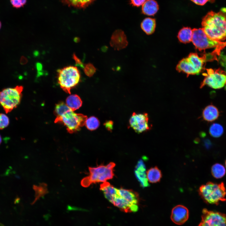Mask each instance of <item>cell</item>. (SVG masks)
I'll return each instance as SVG.
<instances>
[{"label":"cell","instance_id":"d6a6232c","mask_svg":"<svg viewBox=\"0 0 226 226\" xmlns=\"http://www.w3.org/2000/svg\"><path fill=\"white\" fill-rule=\"evenodd\" d=\"M195 4L200 5H204L209 0H191Z\"/></svg>","mask_w":226,"mask_h":226},{"label":"cell","instance_id":"44dd1931","mask_svg":"<svg viewBox=\"0 0 226 226\" xmlns=\"http://www.w3.org/2000/svg\"><path fill=\"white\" fill-rule=\"evenodd\" d=\"M192 30L189 27H184L179 31L177 37L179 41L183 43H190L192 40Z\"/></svg>","mask_w":226,"mask_h":226},{"label":"cell","instance_id":"9a60e30c","mask_svg":"<svg viewBox=\"0 0 226 226\" xmlns=\"http://www.w3.org/2000/svg\"><path fill=\"white\" fill-rule=\"evenodd\" d=\"M219 112L218 108L212 105L207 106L203 110L202 116L204 120L212 122L216 120L219 117Z\"/></svg>","mask_w":226,"mask_h":226},{"label":"cell","instance_id":"8fae6325","mask_svg":"<svg viewBox=\"0 0 226 226\" xmlns=\"http://www.w3.org/2000/svg\"><path fill=\"white\" fill-rule=\"evenodd\" d=\"M148 121L147 113L137 114L134 112L129 120V122L131 127L136 132L141 133L150 129Z\"/></svg>","mask_w":226,"mask_h":226},{"label":"cell","instance_id":"277c9868","mask_svg":"<svg viewBox=\"0 0 226 226\" xmlns=\"http://www.w3.org/2000/svg\"><path fill=\"white\" fill-rule=\"evenodd\" d=\"M58 83L62 89L70 94L71 89L80 81V72L76 66H69L57 71Z\"/></svg>","mask_w":226,"mask_h":226},{"label":"cell","instance_id":"f1b7e54d","mask_svg":"<svg viewBox=\"0 0 226 226\" xmlns=\"http://www.w3.org/2000/svg\"><path fill=\"white\" fill-rule=\"evenodd\" d=\"M218 59L219 64L226 72V54L224 52H221L218 56Z\"/></svg>","mask_w":226,"mask_h":226},{"label":"cell","instance_id":"9c48e42d","mask_svg":"<svg viewBox=\"0 0 226 226\" xmlns=\"http://www.w3.org/2000/svg\"><path fill=\"white\" fill-rule=\"evenodd\" d=\"M119 202L121 205L130 213L138 210L139 198L138 194L132 190L117 189Z\"/></svg>","mask_w":226,"mask_h":226},{"label":"cell","instance_id":"30bf717a","mask_svg":"<svg viewBox=\"0 0 226 226\" xmlns=\"http://www.w3.org/2000/svg\"><path fill=\"white\" fill-rule=\"evenodd\" d=\"M198 226H226V215L216 211L204 208Z\"/></svg>","mask_w":226,"mask_h":226},{"label":"cell","instance_id":"603a6c76","mask_svg":"<svg viewBox=\"0 0 226 226\" xmlns=\"http://www.w3.org/2000/svg\"><path fill=\"white\" fill-rule=\"evenodd\" d=\"M47 185L44 183L40 184L39 186L34 185L33 188L35 191V198L32 204H34L40 197H42L48 192Z\"/></svg>","mask_w":226,"mask_h":226},{"label":"cell","instance_id":"2e32d148","mask_svg":"<svg viewBox=\"0 0 226 226\" xmlns=\"http://www.w3.org/2000/svg\"><path fill=\"white\" fill-rule=\"evenodd\" d=\"M159 5L154 0H146L142 5V12L144 14L153 16L157 12Z\"/></svg>","mask_w":226,"mask_h":226},{"label":"cell","instance_id":"ac0fdd59","mask_svg":"<svg viewBox=\"0 0 226 226\" xmlns=\"http://www.w3.org/2000/svg\"><path fill=\"white\" fill-rule=\"evenodd\" d=\"M146 175L148 181L152 183L159 182L162 177L161 170L157 166L149 169L146 172Z\"/></svg>","mask_w":226,"mask_h":226},{"label":"cell","instance_id":"484cf974","mask_svg":"<svg viewBox=\"0 0 226 226\" xmlns=\"http://www.w3.org/2000/svg\"><path fill=\"white\" fill-rule=\"evenodd\" d=\"M100 124L99 120L96 117L92 116L87 119L85 125L87 128L90 131L97 129Z\"/></svg>","mask_w":226,"mask_h":226},{"label":"cell","instance_id":"5bb4252c","mask_svg":"<svg viewBox=\"0 0 226 226\" xmlns=\"http://www.w3.org/2000/svg\"><path fill=\"white\" fill-rule=\"evenodd\" d=\"M146 167L143 160H139L136 166L135 174L141 186L145 187L149 186L147 177Z\"/></svg>","mask_w":226,"mask_h":226},{"label":"cell","instance_id":"ba28073f","mask_svg":"<svg viewBox=\"0 0 226 226\" xmlns=\"http://www.w3.org/2000/svg\"><path fill=\"white\" fill-rule=\"evenodd\" d=\"M207 73H204L205 77L201 83L200 88L207 85L211 88L218 89L226 85V72L220 68L216 69H207Z\"/></svg>","mask_w":226,"mask_h":226},{"label":"cell","instance_id":"52a82bcc","mask_svg":"<svg viewBox=\"0 0 226 226\" xmlns=\"http://www.w3.org/2000/svg\"><path fill=\"white\" fill-rule=\"evenodd\" d=\"M87 119L86 116L76 113L70 109L61 116L56 117L55 122L63 123L67 132L72 133L80 130V127L85 125Z\"/></svg>","mask_w":226,"mask_h":226},{"label":"cell","instance_id":"74e56055","mask_svg":"<svg viewBox=\"0 0 226 226\" xmlns=\"http://www.w3.org/2000/svg\"><path fill=\"white\" fill-rule=\"evenodd\" d=\"M0 226H4L3 224L0 223Z\"/></svg>","mask_w":226,"mask_h":226},{"label":"cell","instance_id":"e575fe53","mask_svg":"<svg viewBox=\"0 0 226 226\" xmlns=\"http://www.w3.org/2000/svg\"><path fill=\"white\" fill-rule=\"evenodd\" d=\"M28 60L24 56H22L20 59V62L22 65H24L26 64L28 62Z\"/></svg>","mask_w":226,"mask_h":226},{"label":"cell","instance_id":"4dcf8cb0","mask_svg":"<svg viewBox=\"0 0 226 226\" xmlns=\"http://www.w3.org/2000/svg\"><path fill=\"white\" fill-rule=\"evenodd\" d=\"M73 57L75 61L76 66L79 67L83 68L84 67V65L83 63L81 60L77 56L75 53H74L73 54Z\"/></svg>","mask_w":226,"mask_h":226},{"label":"cell","instance_id":"6da1fadb","mask_svg":"<svg viewBox=\"0 0 226 226\" xmlns=\"http://www.w3.org/2000/svg\"><path fill=\"white\" fill-rule=\"evenodd\" d=\"M202 29L212 39L223 42L226 39V8L218 12L211 11L203 18Z\"/></svg>","mask_w":226,"mask_h":226},{"label":"cell","instance_id":"1f68e13d","mask_svg":"<svg viewBox=\"0 0 226 226\" xmlns=\"http://www.w3.org/2000/svg\"><path fill=\"white\" fill-rule=\"evenodd\" d=\"M131 3L134 6L139 7L143 5L146 0H130Z\"/></svg>","mask_w":226,"mask_h":226},{"label":"cell","instance_id":"8992f818","mask_svg":"<svg viewBox=\"0 0 226 226\" xmlns=\"http://www.w3.org/2000/svg\"><path fill=\"white\" fill-rule=\"evenodd\" d=\"M192 42L196 49L199 51L212 48L221 52L226 46V42L214 40L208 37L202 28L192 30Z\"/></svg>","mask_w":226,"mask_h":226},{"label":"cell","instance_id":"7402d4cb","mask_svg":"<svg viewBox=\"0 0 226 226\" xmlns=\"http://www.w3.org/2000/svg\"><path fill=\"white\" fill-rule=\"evenodd\" d=\"M63 3L69 6L78 8L87 6L94 0H62Z\"/></svg>","mask_w":226,"mask_h":226},{"label":"cell","instance_id":"f546056e","mask_svg":"<svg viewBox=\"0 0 226 226\" xmlns=\"http://www.w3.org/2000/svg\"><path fill=\"white\" fill-rule=\"evenodd\" d=\"M10 2L13 7L19 8L25 5L26 0H10Z\"/></svg>","mask_w":226,"mask_h":226},{"label":"cell","instance_id":"d590c367","mask_svg":"<svg viewBox=\"0 0 226 226\" xmlns=\"http://www.w3.org/2000/svg\"><path fill=\"white\" fill-rule=\"evenodd\" d=\"M2 141V137L1 135H0V144L1 143Z\"/></svg>","mask_w":226,"mask_h":226},{"label":"cell","instance_id":"4316f807","mask_svg":"<svg viewBox=\"0 0 226 226\" xmlns=\"http://www.w3.org/2000/svg\"><path fill=\"white\" fill-rule=\"evenodd\" d=\"M85 74L89 77L92 76L96 71V68L91 63H88L84 65L83 68Z\"/></svg>","mask_w":226,"mask_h":226},{"label":"cell","instance_id":"cb8c5ba5","mask_svg":"<svg viewBox=\"0 0 226 226\" xmlns=\"http://www.w3.org/2000/svg\"><path fill=\"white\" fill-rule=\"evenodd\" d=\"M226 170L224 166L219 163L213 164L211 168V173L215 178L219 179L223 177L225 175Z\"/></svg>","mask_w":226,"mask_h":226},{"label":"cell","instance_id":"3957f363","mask_svg":"<svg viewBox=\"0 0 226 226\" xmlns=\"http://www.w3.org/2000/svg\"><path fill=\"white\" fill-rule=\"evenodd\" d=\"M115 164L111 162L106 165H100L96 167H89V175L83 178L81 184L84 187H87L92 183L105 182L113 178L114 174V168Z\"/></svg>","mask_w":226,"mask_h":226},{"label":"cell","instance_id":"8d00e7d4","mask_svg":"<svg viewBox=\"0 0 226 226\" xmlns=\"http://www.w3.org/2000/svg\"><path fill=\"white\" fill-rule=\"evenodd\" d=\"M1 22L0 21V29H1Z\"/></svg>","mask_w":226,"mask_h":226},{"label":"cell","instance_id":"f35d334b","mask_svg":"<svg viewBox=\"0 0 226 226\" xmlns=\"http://www.w3.org/2000/svg\"><path fill=\"white\" fill-rule=\"evenodd\" d=\"M225 166H226V160H225Z\"/></svg>","mask_w":226,"mask_h":226},{"label":"cell","instance_id":"d6986e66","mask_svg":"<svg viewBox=\"0 0 226 226\" xmlns=\"http://www.w3.org/2000/svg\"><path fill=\"white\" fill-rule=\"evenodd\" d=\"M155 20L150 18H147L143 20L141 24L142 30L147 35L153 33L156 27Z\"/></svg>","mask_w":226,"mask_h":226},{"label":"cell","instance_id":"7c38bea8","mask_svg":"<svg viewBox=\"0 0 226 226\" xmlns=\"http://www.w3.org/2000/svg\"><path fill=\"white\" fill-rule=\"evenodd\" d=\"M189 216V212L187 208L184 206L179 205L172 209L170 217L173 223L181 225L187 220Z\"/></svg>","mask_w":226,"mask_h":226},{"label":"cell","instance_id":"4fadbf2b","mask_svg":"<svg viewBox=\"0 0 226 226\" xmlns=\"http://www.w3.org/2000/svg\"><path fill=\"white\" fill-rule=\"evenodd\" d=\"M128 44L126 36L123 31L117 30L113 33L110 45L114 50H120L123 49L127 46Z\"/></svg>","mask_w":226,"mask_h":226},{"label":"cell","instance_id":"e0dca14e","mask_svg":"<svg viewBox=\"0 0 226 226\" xmlns=\"http://www.w3.org/2000/svg\"><path fill=\"white\" fill-rule=\"evenodd\" d=\"M100 189L103 192L105 198L110 202L117 191V189L107 181L100 184Z\"/></svg>","mask_w":226,"mask_h":226},{"label":"cell","instance_id":"ffe728a7","mask_svg":"<svg viewBox=\"0 0 226 226\" xmlns=\"http://www.w3.org/2000/svg\"><path fill=\"white\" fill-rule=\"evenodd\" d=\"M82 104L81 99L77 94L71 95L66 99V104L73 111L80 108Z\"/></svg>","mask_w":226,"mask_h":226},{"label":"cell","instance_id":"83f0119b","mask_svg":"<svg viewBox=\"0 0 226 226\" xmlns=\"http://www.w3.org/2000/svg\"><path fill=\"white\" fill-rule=\"evenodd\" d=\"M9 123L8 117L5 114L0 113V129L7 127Z\"/></svg>","mask_w":226,"mask_h":226},{"label":"cell","instance_id":"7a4b0ae2","mask_svg":"<svg viewBox=\"0 0 226 226\" xmlns=\"http://www.w3.org/2000/svg\"><path fill=\"white\" fill-rule=\"evenodd\" d=\"M198 193L207 203L218 205L221 202L226 201V189L223 182L216 183L208 182L199 187Z\"/></svg>","mask_w":226,"mask_h":226},{"label":"cell","instance_id":"5b68a950","mask_svg":"<svg viewBox=\"0 0 226 226\" xmlns=\"http://www.w3.org/2000/svg\"><path fill=\"white\" fill-rule=\"evenodd\" d=\"M23 89L22 86H17L0 91V105L6 113L10 112L20 104Z\"/></svg>","mask_w":226,"mask_h":226},{"label":"cell","instance_id":"836d02e7","mask_svg":"<svg viewBox=\"0 0 226 226\" xmlns=\"http://www.w3.org/2000/svg\"><path fill=\"white\" fill-rule=\"evenodd\" d=\"M113 125V122L111 121H108L105 123L106 128L109 130H110L112 129Z\"/></svg>","mask_w":226,"mask_h":226},{"label":"cell","instance_id":"d4e9b609","mask_svg":"<svg viewBox=\"0 0 226 226\" xmlns=\"http://www.w3.org/2000/svg\"><path fill=\"white\" fill-rule=\"evenodd\" d=\"M223 132V126L218 123H213L209 128V133L212 136L214 137L217 138L220 137Z\"/></svg>","mask_w":226,"mask_h":226}]
</instances>
